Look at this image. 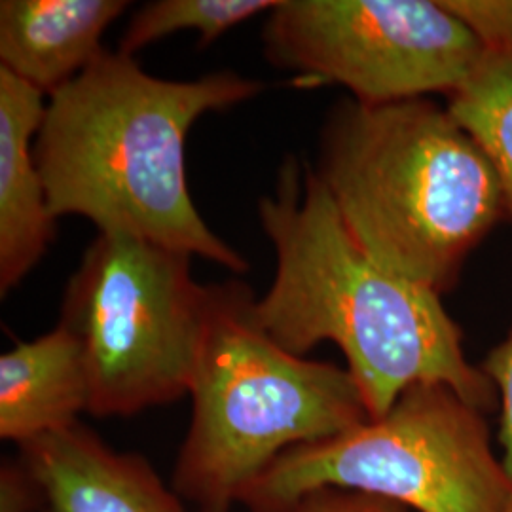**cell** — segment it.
<instances>
[{
  "label": "cell",
  "instance_id": "7",
  "mask_svg": "<svg viewBox=\"0 0 512 512\" xmlns=\"http://www.w3.org/2000/svg\"><path fill=\"white\" fill-rule=\"evenodd\" d=\"M262 44L294 82L336 84L365 105L448 97L484 55L440 0H279Z\"/></svg>",
  "mask_w": 512,
  "mask_h": 512
},
{
  "label": "cell",
  "instance_id": "3",
  "mask_svg": "<svg viewBox=\"0 0 512 512\" xmlns=\"http://www.w3.org/2000/svg\"><path fill=\"white\" fill-rule=\"evenodd\" d=\"M311 169L366 255L439 296L507 219L490 160L429 97L342 99L327 114Z\"/></svg>",
  "mask_w": 512,
  "mask_h": 512
},
{
  "label": "cell",
  "instance_id": "6",
  "mask_svg": "<svg viewBox=\"0 0 512 512\" xmlns=\"http://www.w3.org/2000/svg\"><path fill=\"white\" fill-rule=\"evenodd\" d=\"M211 306L192 256L129 236L97 234L71 275L61 325L78 340L90 414L128 418L190 393Z\"/></svg>",
  "mask_w": 512,
  "mask_h": 512
},
{
  "label": "cell",
  "instance_id": "1",
  "mask_svg": "<svg viewBox=\"0 0 512 512\" xmlns=\"http://www.w3.org/2000/svg\"><path fill=\"white\" fill-rule=\"evenodd\" d=\"M258 215L274 245L275 275L255 300V317L281 348L306 357L321 342L336 344L370 420L416 384L448 385L484 414L494 410L497 389L469 363L463 330L439 294L366 255L311 165L287 158Z\"/></svg>",
  "mask_w": 512,
  "mask_h": 512
},
{
  "label": "cell",
  "instance_id": "5",
  "mask_svg": "<svg viewBox=\"0 0 512 512\" xmlns=\"http://www.w3.org/2000/svg\"><path fill=\"white\" fill-rule=\"evenodd\" d=\"M338 488L418 512H507L512 480L495 458L486 414L442 384L408 387L382 418L285 452L243 494L253 512H289Z\"/></svg>",
  "mask_w": 512,
  "mask_h": 512
},
{
  "label": "cell",
  "instance_id": "11",
  "mask_svg": "<svg viewBox=\"0 0 512 512\" xmlns=\"http://www.w3.org/2000/svg\"><path fill=\"white\" fill-rule=\"evenodd\" d=\"M90 404L82 349L61 323L0 355V439L21 446L67 429Z\"/></svg>",
  "mask_w": 512,
  "mask_h": 512
},
{
  "label": "cell",
  "instance_id": "12",
  "mask_svg": "<svg viewBox=\"0 0 512 512\" xmlns=\"http://www.w3.org/2000/svg\"><path fill=\"white\" fill-rule=\"evenodd\" d=\"M446 107L490 160L512 220V52H484Z\"/></svg>",
  "mask_w": 512,
  "mask_h": 512
},
{
  "label": "cell",
  "instance_id": "8",
  "mask_svg": "<svg viewBox=\"0 0 512 512\" xmlns=\"http://www.w3.org/2000/svg\"><path fill=\"white\" fill-rule=\"evenodd\" d=\"M42 512H184L148 459L118 452L80 421L18 446Z\"/></svg>",
  "mask_w": 512,
  "mask_h": 512
},
{
  "label": "cell",
  "instance_id": "15",
  "mask_svg": "<svg viewBox=\"0 0 512 512\" xmlns=\"http://www.w3.org/2000/svg\"><path fill=\"white\" fill-rule=\"evenodd\" d=\"M480 368L490 378L499 395V444L503 446L501 463L512 480V325L507 336L490 349Z\"/></svg>",
  "mask_w": 512,
  "mask_h": 512
},
{
  "label": "cell",
  "instance_id": "10",
  "mask_svg": "<svg viewBox=\"0 0 512 512\" xmlns=\"http://www.w3.org/2000/svg\"><path fill=\"white\" fill-rule=\"evenodd\" d=\"M126 0H2L0 69L54 95L105 52Z\"/></svg>",
  "mask_w": 512,
  "mask_h": 512
},
{
  "label": "cell",
  "instance_id": "14",
  "mask_svg": "<svg viewBox=\"0 0 512 512\" xmlns=\"http://www.w3.org/2000/svg\"><path fill=\"white\" fill-rule=\"evenodd\" d=\"M482 44L484 52H512V0H440Z\"/></svg>",
  "mask_w": 512,
  "mask_h": 512
},
{
  "label": "cell",
  "instance_id": "9",
  "mask_svg": "<svg viewBox=\"0 0 512 512\" xmlns=\"http://www.w3.org/2000/svg\"><path fill=\"white\" fill-rule=\"evenodd\" d=\"M44 93L0 69V294L6 296L48 253L55 224L35 158Z\"/></svg>",
  "mask_w": 512,
  "mask_h": 512
},
{
  "label": "cell",
  "instance_id": "16",
  "mask_svg": "<svg viewBox=\"0 0 512 512\" xmlns=\"http://www.w3.org/2000/svg\"><path fill=\"white\" fill-rule=\"evenodd\" d=\"M289 512H406V507L378 495L327 488L306 495Z\"/></svg>",
  "mask_w": 512,
  "mask_h": 512
},
{
  "label": "cell",
  "instance_id": "13",
  "mask_svg": "<svg viewBox=\"0 0 512 512\" xmlns=\"http://www.w3.org/2000/svg\"><path fill=\"white\" fill-rule=\"evenodd\" d=\"M279 0H156L139 8L120 40V52L133 55L181 31H196L200 48L258 14L272 12Z\"/></svg>",
  "mask_w": 512,
  "mask_h": 512
},
{
  "label": "cell",
  "instance_id": "18",
  "mask_svg": "<svg viewBox=\"0 0 512 512\" xmlns=\"http://www.w3.org/2000/svg\"><path fill=\"white\" fill-rule=\"evenodd\" d=\"M507 512H512V507H511V509H509V511H507Z\"/></svg>",
  "mask_w": 512,
  "mask_h": 512
},
{
  "label": "cell",
  "instance_id": "2",
  "mask_svg": "<svg viewBox=\"0 0 512 512\" xmlns=\"http://www.w3.org/2000/svg\"><path fill=\"white\" fill-rule=\"evenodd\" d=\"M262 90V82L232 71L165 80L133 55L105 50L50 95L35 139L54 219L78 215L99 234L145 239L247 272V260L196 209L184 148L202 116Z\"/></svg>",
  "mask_w": 512,
  "mask_h": 512
},
{
  "label": "cell",
  "instance_id": "4",
  "mask_svg": "<svg viewBox=\"0 0 512 512\" xmlns=\"http://www.w3.org/2000/svg\"><path fill=\"white\" fill-rule=\"evenodd\" d=\"M247 285H211L192 372V420L171 488L200 512H228L285 452L370 420L348 368L274 342Z\"/></svg>",
  "mask_w": 512,
  "mask_h": 512
},
{
  "label": "cell",
  "instance_id": "17",
  "mask_svg": "<svg viewBox=\"0 0 512 512\" xmlns=\"http://www.w3.org/2000/svg\"><path fill=\"white\" fill-rule=\"evenodd\" d=\"M44 503L35 478L19 459L0 467V512H42Z\"/></svg>",
  "mask_w": 512,
  "mask_h": 512
}]
</instances>
